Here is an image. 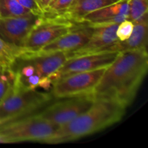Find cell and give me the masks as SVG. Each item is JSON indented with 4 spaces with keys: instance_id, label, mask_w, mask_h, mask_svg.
<instances>
[{
    "instance_id": "8",
    "label": "cell",
    "mask_w": 148,
    "mask_h": 148,
    "mask_svg": "<svg viewBox=\"0 0 148 148\" xmlns=\"http://www.w3.org/2000/svg\"><path fill=\"white\" fill-rule=\"evenodd\" d=\"M106 68L79 72L62 78L52 84V94L56 98H65L92 92Z\"/></svg>"
},
{
    "instance_id": "2",
    "label": "cell",
    "mask_w": 148,
    "mask_h": 148,
    "mask_svg": "<svg viewBox=\"0 0 148 148\" xmlns=\"http://www.w3.org/2000/svg\"><path fill=\"white\" fill-rule=\"evenodd\" d=\"M126 107L106 98L95 99L92 106L64 125L59 127L46 144L69 143L98 132L121 121Z\"/></svg>"
},
{
    "instance_id": "9",
    "label": "cell",
    "mask_w": 148,
    "mask_h": 148,
    "mask_svg": "<svg viewBox=\"0 0 148 148\" xmlns=\"http://www.w3.org/2000/svg\"><path fill=\"white\" fill-rule=\"evenodd\" d=\"M118 53V51H106L69 59L49 78L53 84L74 74L106 68L114 62Z\"/></svg>"
},
{
    "instance_id": "19",
    "label": "cell",
    "mask_w": 148,
    "mask_h": 148,
    "mask_svg": "<svg viewBox=\"0 0 148 148\" xmlns=\"http://www.w3.org/2000/svg\"><path fill=\"white\" fill-rule=\"evenodd\" d=\"M14 74L11 68L0 67V103L12 85Z\"/></svg>"
},
{
    "instance_id": "11",
    "label": "cell",
    "mask_w": 148,
    "mask_h": 148,
    "mask_svg": "<svg viewBox=\"0 0 148 148\" xmlns=\"http://www.w3.org/2000/svg\"><path fill=\"white\" fill-rule=\"evenodd\" d=\"M118 25L117 23H111L92 25L93 31L88 42L75 50L66 52L67 59L105 51L107 48L118 40L116 36Z\"/></svg>"
},
{
    "instance_id": "7",
    "label": "cell",
    "mask_w": 148,
    "mask_h": 148,
    "mask_svg": "<svg viewBox=\"0 0 148 148\" xmlns=\"http://www.w3.org/2000/svg\"><path fill=\"white\" fill-rule=\"evenodd\" d=\"M72 22L60 17H48L43 15L41 20L34 26L26 38L23 47L36 51L66 34L75 27Z\"/></svg>"
},
{
    "instance_id": "6",
    "label": "cell",
    "mask_w": 148,
    "mask_h": 148,
    "mask_svg": "<svg viewBox=\"0 0 148 148\" xmlns=\"http://www.w3.org/2000/svg\"><path fill=\"white\" fill-rule=\"evenodd\" d=\"M64 99L51 104L38 114L59 128L85 112L95 101L91 92Z\"/></svg>"
},
{
    "instance_id": "21",
    "label": "cell",
    "mask_w": 148,
    "mask_h": 148,
    "mask_svg": "<svg viewBox=\"0 0 148 148\" xmlns=\"http://www.w3.org/2000/svg\"><path fill=\"white\" fill-rule=\"evenodd\" d=\"M134 28V24L129 20H125L118 25L116 28V36L118 40L124 41L127 40L131 36Z\"/></svg>"
},
{
    "instance_id": "18",
    "label": "cell",
    "mask_w": 148,
    "mask_h": 148,
    "mask_svg": "<svg viewBox=\"0 0 148 148\" xmlns=\"http://www.w3.org/2000/svg\"><path fill=\"white\" fill-rule=\"evenodd\" d=\"M148 13V0H128V16L127 20L132 23Z\"/></svg>"
},
{
    "instance_id": "1",
    "label": "cell",
    "mask_w": 148,
    "mask_h": 148,
    "mask_svg": "<svg viewBox=\"0 0 148 148\" xmlns=\"http://www.w3.org/2000/svg\"><path fill=\"white\" fill-rule=\"evenodd\" d=\"M147 69V49L119 52L91 93L94 99L112 100L127 108L135 98Z\"/></svg>"
},
{
    "instance_id": "10",
    "label": "cell",
    "mask_w": 148,
    "mask_h": 148,
    "mask_svg": "<svg viewBox=\"0 0 148 148\" xmlns=\"http://www.w3.org/2000/svg\"><path fill=\"white\" fill-rule=\"evenodd\" d=\"M42 17L30 13L19 17L0 18V38L8 43L23 47L26 38Z\"/></svg>"
},
{
    "instance_id": "22",
    "label": "cell",
    "mask_w": 148,
    "mask_h": 148,
    "mask_svg": "<svg viewBox=\"0 0 148 148\" xmlns=\"http://www.w3.org/2000/svg\"><path fill=\"white\" fill-rule=\"evenodd\" d=\"M18 1L23 7L28 10L35 15H43V11L39 6L38 0H16Z\"/></svg>"
},
{
    "instance_id": "14",
    "label": "cell",
    "mask_w": 148,
    "mask_h": 148,
    "mask_svg": "<svg viewBox=\"0 0 148 148\" xmlns=\"http://www.w3.org/2000/svg\"><path fill=\"white\" fill-rule=\"evenodd\" d=\"M132 33L127 40L124 41L117 40L114 44L106 49L105 51H124L137 49H147L148 13L137 21L133 23Z\"/></svg>"
},
{
    "instance_id": "13",
    "label": "cell",
    "mask_w": 148,
    "mask_h": 148,
    "mask_svg": "<svg viewBox=\"0 0 148 148\" xmlns=\"http://www.w3.org/2000/svg\"><path fill=\"white\" fill-rule=\"evenodd\" d=\"M128 16V0H119L114 4L89 13L82 18V23L95 25L117 23L127 20Z\"/></svg>"
},
{
    "instance_id": "23",
    "label": "cell",
    "mask_w": 148,
    "mask_h": 148,
    "mask_svg": "<svg viewBox=\"0 0 148 148\" xmlns=\"http://www.w3.org/2000/svg\"><path fill=\"white\" fill-rule=\"evenodd\" d=\"M51 1V0H38V2L39 6H40V8L42 9V10L44 11L45 9L49 6Z\"/></svg>"
},
{
    "instance_id": "4",
    "label": "cell",
    "mask_w": 148,
    "mask_h": 148,
    "mask_svg": "<svg viewBox=\"0 0 148 148\" xmlns=\"http://www.w3.org/2000/svg\"><path fill=\"white\" fill-rule=\"evenodd\" d=\"M57 129L56 126L36 114L0 123V136L4 143L28 141L43 143Z\"/></svg>"
},
{
    "instance_id": "16",
    "label": "cell",
    "mask_w": 148,
    "mask_h": 148,
    "mask_svg": "<svg viewBox=\"0 0 148 148\" xmlns=\"http://www.w3.org/2000/svg\"><path fill=\"white\" fill-rule=\"evenodd\" d=\"M26 49V48L7 43L0 38V67H11L16 59Z\"/></svg>"
},
{
    "instance_id": "24",
    "label": "cell",
    "mask_w": 148,
    "mask_h": 148,
    "mask_svg": "<svg viewBox=\"0 0 148 148\" xmlns=\"http://www.w3.org/2000/svg\"><path fill=\"white\" fill-rule=\"evenodd\" d=\"M56 0H51V2L49 3V5H51V4H53V3L55 2V1H56Z\"/></svg>"
},
{
    "instance_id": "5",
    "label": "cell",
    "mask_w": 148,
    "mask_h": 148,
    "mask_svg": "<svg viewBox=\"0 0 148 148\" xmlns=\"http://www.w3.org/2000/svg\"><path fill=\"white\" fill-rule=\"evenodd\" d=\"M51 100V94L22 88L14 82L0 103V123L27 116L44 106Z\"/></svg>"
},
{
    "instance_id": "20",
    "label": "cell",
    "mask_w": 148,
    "mask_h": 148,
    "mask_svg": "<svg viewBox=\"0 0 148 148\" xmlns=\"http://www.w3.org/2000/svg\"><path fill=\"white\" fill-rule=\"evenodd\" d=\"M73 0H56L53 4L48 6L43 11V16L58 17L69 7Z\"/></svg>"
},
{
    "instance_id": "15",
    "label": "cell",
    "mask_w": 148,
    "mask_h": 148,
    "mask_svg": "<svg viewBox=\"0 0 148 148\" xmlns=\"http://www.w3.org/2000/svg\"><path fill=\"white\" fill-rule=\"evenodd\" d=\"M118 1L119 0H73L69 8L58 17L82 24V20L85 15Z\"/></svg>"
},
{
    "instance_id": "3",
    "label": "cell",
    "mask_w": 148,
    "mask_h": 148,
    "mask_svg": "<svg viewBox=\"0 0 148 148\" xmlns=\"http://www.w3.org/2000/svg\"><path fill=\"white\" fill-rule=\"evenodd\" d=\"M67 60L66 52L39 53L26 49L12 65L14 83L25 89H36L43 79L49 78Z\"/></svg>"
},
{
    "instance_id": "17",
    "label": "cell",
    "mask_w": 148,
    "mask_h": 148,
    "mask_svg": "<svg viewBox=\"0 0 148 148\" xmlns=\"http://www.w3.org/2000/svg\"><path fill=\"white\" fill-rule=\"evenodd\" d=\"M30 13L16 0H0V18L19 17Z\"/></svg>"
},
{
    "instance_id": "12",
    "label": "cell",
    "mask_w": 148,
    "mask_h": 148,
    "mask_svg": "<svg viewBox=\"0 0 148 148\" xmlns=\"http://www.w3.org/2000/svg\"><path fill=\"white\" fill-rule=\"evenodd\" d=\"M93 31V27L89 24L77 25L72 30L47 45L35 51L39 53H52L55 52H68L81 47L88 42Z\"/></svg>"
}]
</instances>
